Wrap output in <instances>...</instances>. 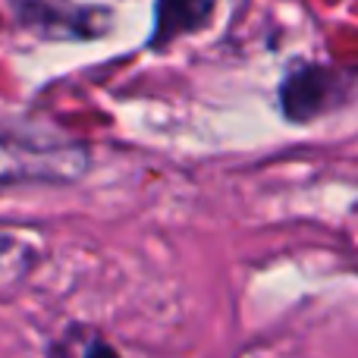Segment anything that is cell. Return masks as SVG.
<instances>
[{"label":"cell","instance_id":"1","mask_svg":"<svg viewBox=\"0 0 358 358\" xmlns=\"http://www.w3.org/2000/svg\"><path fill=\"white\" fill-rule=\"evenodd\" d=\"M358 94V63L340 66L327 60L292 57L277 85L280 117L292 126H308L343 110Z\"/></svg>","mask_w":358,"mask_h":358},{"label":"cell","instance_id":"2","mask_svg":"<svg viewBox=\"0 0 358 358\" xmlns=\"http://www.w3.org/2000/svg\"><path fill=\"white\" fill-rule=\"evenodd\" d=\"M13 16L31 35L50 41H94L110 35L113 10L104 3L76 0H10Z\"/></svg>","mask_w":358,"mask_h":358},{"label":"cell","instance_id":"3","mask_svg":"<svg viewBox=\"0 0 358 358\" xmlns=\"http://www.w3.org/2000/svg\"><path fill=\"white\" fill-rule=\"evenodd\" d=\"M217 16V0H155V16L145 48L161 54L179 38L204 31Z\"/></svg>","mask_w":358,"mask_h":358},{"label":"cell","instance_id":"4","mask_svg":"<svg viewBox=\"0 0 358 358\" xmlns=\"http://www.w3.org/2000/svg\"><path fill=\"white\" fill-rule=\"evenodd\" d=\"M50 355H82V358H94V355H117V346L101 336V330L85 327V324H69L60 336L48 346Z\"/></svg>","mask_w":358,"mask_h":358},{"label":"cell","instance_id":"5","mask_svg":"<svg viewBox=\"0 0 358 358\" xmlns=\"http://www.w3.org/2000/svg\"><path fill=\"white\" fill-rule=\"evenodd\" d=\"M38 264V252L25 236H16V229H0V283L25 277Z\"/></svg>","mask_w":358,"mask_h":358}]
</instances>
